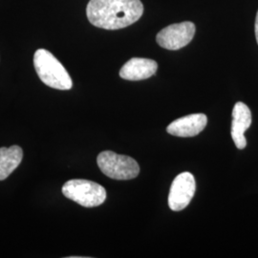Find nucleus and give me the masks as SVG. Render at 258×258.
Returning a JSON list of instances; mask_svg holds the SVG:
<instances>
[{"label":"nucleus","mask_w":258,"mask_h":258,"mask_svg":"<svg viewBox=\"0 0 258 258\" xmlns=\"http://www.w3.org/2000/svg\"><path fill=\"white\" fill-rule=\"evenodd\" d=\"M62 194L84 208L99 207L106 199V190L102 185L83 179L66 182L62 186Z\"/></svg>","instance_id":"3"},{"label":"nucleus","mask_w":258,"mask_h":258,"mask_svg":"<svg viewBox=\"0 0 258 258\" xmlns=\"http://www.w3.org/2000/svg\"><path fill=\"white\" fill-rule=\"evenodd\" d=\"M196 189L194 176L189 172H183L176 176L168 194V206L173 212L185 209L194 198Z\"/></svg>","instance_id":"6"},{"label":"nucleus","mask_w":258,"mask_h":258,"mask_svg":"<svg viewBox=\"0 0 258 258\" xmlns=\"http://www.w3.org/2000/svg\"><path fill=\"white\" fill-rule=\"evenodd\" d=\"M34 65L41 82L58 90H70L71 77L55 55L45 49H38L34 55Z\"/></svg>","instance_id":"2"},{"label":"nucleus","mask_w":258,"mask_h":258,"mask_svg":"<svg viewBox=\"0 0 258 258\" xmlns=\"http://www.w3.org/2000/svg\"><path fill=\"white\" fill-rule=\"evenodd\" d=\"M23 151L19 146L0 148V181L8 178L20 165Z\"/></svg>","instance_id":"10"},{"label":"nucleus","mask_w":258,"mask_h":258,"mask_svg":"<svg viewBox=\"0 0 258 258\" xmlns=\"http://www.w3.org/2000/svg\"><path fill=\"white\" fill-rule=\"evenodd\" d=\"M208 123L205 114H191L172 121L166 131L176 137H194L203 131Z\"/></svg>","instance_id":"7"},{"label":"nucleus","mask_w":258,"mask_h":258,"mask_svg":"<svg viewBox=\"0 0 258 258\" xmlns=\"http://www.w3.org/2000/svg\"><path fill=\"white\" fill-rule=\"evenodd\" d=\"M158 64L149 58L133 57L121 67L120 77L127 81L147 80L156 73Z\"/></svg>","instance_id":"9"},{"label":"nucleus","mask_w":258,"mask_h":258,"mask_svg":"<svg viewBox=\"0 0 258 258\" xmlns=\"http://www.w3.org/2000/svg\"><path fill=\"white\" fill-rule=\"evenodd\" d=\"M251 124V113L249 107L238 102L235 103L232 110V122H231V137L236 148L243 149L247 146V140L244 133Z\"/></svg>","instance_id":"8"},{"label":"nucleus","mask_w":258,"mask_h":258,"mask_svg":"<svg viewBox=\"0 0 258 258\" xmlns=\"http://www.w3.org/2000/svg\"><path fill=\"white\" fill-rule=\"evenodd\" d=\"M143 13L141 0H90L86 8L89 22L105 30L127 27L141 19Z\"/></svg>","instance_id":"1"},{"label":"nucleus","mask_w":258,"mask_h":258,"mask_svg":"<svg viewBox=\"0 0 258 258\" xmlns=\"http://www.w3.org/2000/svg\"><path fill=\"white\" fill-rule=\"evenodd\" d=\"M195 35V25L185 21L169 25L160 31L157 35L158 44L167 50H179L186 46Z\"/></svg>","instance_id":"5"},{"label":"nucleus","mask_w":258,"mask_h":258,"mask_svg":"<svg viewBox=\"0 0 258 258\" xmlns=\"http://www.w3.org/2000/svg\"><path fill=\"white\" fill-rule=\"evenodd\" d=\"M255 37L258 43V12L256 14V19H255Z\"/></svg>","instance_id":"11"},{"label":"nucleus","mask_w":258,"mask_h":258,"mask_svg":"<svg viewBox=\"0 0 258 258\" xmlns=\"http://www.w3.org/2000/svg\"><path fill=\"white\" fill-rule=\"evenodd\" d=\"M97 163L104 175L115 180H131L140 173V166L133 158L112 151L100 153Z\"/></svg>","instance_id":"4"}]
</instances>
